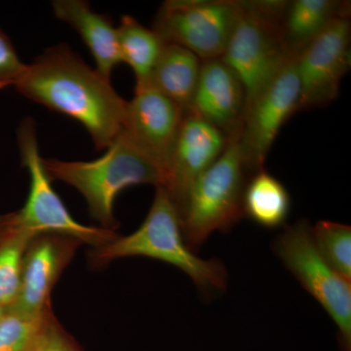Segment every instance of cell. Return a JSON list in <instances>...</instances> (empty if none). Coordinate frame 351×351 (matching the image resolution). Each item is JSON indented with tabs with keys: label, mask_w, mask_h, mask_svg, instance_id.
<instances>
[{
	"label": "cell",
	"mask_w": 351,
	"mask_h": 351,
	"mask_svg": "<svg viewBox=\"0 0 351 351\" xmlns=\"http://www.w3.org/2000/svg\"><path fill=\"white\" fill-rule=\"evenodd\" d=\"M21 95L80 122L98 151L108 149L123 126L127 101L66 44L44 51L15 85Z\"/></svg>",
	"instance_id": "6da1fadb"
},
{
	"label": "cell",
	"mask_w": 351,
	"mask_h": 351,
	"mask_svg": "<svg viewBox=\"0 0 351 351\" xmlns=\"http://www.w3.org/2000/svg\"><path fill=\"white\" fill-rule=\"evenodd\" d=\"M311 235L323 258L339 276L351 282L350 226L320 221L311 226Z\"/></svg>",
	"instance_id": "7402d4cb"
},
{
	"label": "cell",
	"mask_w": 351,
	"mask_h": 351,
	"mask_svg": "<svg viewBox=\"0 0 351 351\" xmlns=\"http://www.w3.org/2000/svg\"><path fill=\"white\" fill-rule=\"evenodd\" d=\"M36 351H73L57 331L54 323H51L45 332Z\"/></svg>",
	"instance_id": "cb8c5ba5"
},
{
	"label": "cell",
	"mask_w": 351,
	"mask_h": 351,
	"mask_svg": "<svg viewBox=\"0 0 351 351\" xmlns=\"http://www.w3.org/2000/svg\"><path fill=\"white\" fill-rule=\"evenodd\" d=\"M240 2L241 16L221 59L241 83L247 110L292 59L286 52L279 29L288 1Z\"/></svg>",
	"instance_id": "277c9868"
},
{
	"label": "cell",
	"mask_w": 351,
	"mask_h": 351,
	"mask_svg": "<svg viewBox=\"0 0 351 351\" xmlns=\"http://www.w3.org/2000/svg\"><path fill=\"white\" fill-rule=\"evenodd\" d=\"M51 181H61L77 189L86 200L90 214L103 228L114 232V202L121 191L138 184L164 188L162 171L136 149L121 133L100 158L93 161L43 159Z\"/></svg>",
	"instance_id": "7a4b0ae2"
},
{
	"label": "cell",
	"mask_w": 351,
	"mask_h": 351,
	"mask_svg": "<svg viewBox=\"0 0 351 351\" xmlns=\"http://www.w3.org/2000/svg\"><path fill=\"white\" fill-rule=\"evenodd\" d=\"M241 14L237 0H169L159 9L152 29L166 43L208 61L223 56Z\"/></svg>",
	"instance_id": "ba28073f"
},
{
	"label": "cell",
	"mask_w": 351,
	"mask_h": 351,
	"mask_svg": "<svg viewBox=\"0 0 351 351\" xmlns=\"http://www.w3.org/2000/svg\"><path fill=\"white\" fill-rule=\"evenodd\" d=\"M242 207L244 216L258 225L276 228L287 221L291 198L282 182L261 170L246 182Z\"/></svg>",
	"instance_id": "ac0fdd59"
},
{
	"label": "cell",
	"mask_w": 351,
	"mask_h": 351,
	"mask_svg": "<svg viewBox=\"0 0 351 351\" xmlns=\"http://www.w3.org/2000/svg\"><path fill=\"white\" fill-rule=\"evenodd\" d=\"M295 59L284 66L245 112L239 144L245 168L249 172L263 170L281 127L299 112L300 84Z\"/></svg>",
	"instance_id": "9c48e42d"
},
{
	"label": "cell",
	"mask_w": 351,
	"mask_h": 351,
	"mask_svg": "<svg viewBox=\"0 0 351 351\" xmlns=\"http://www.w3.org/2000/svg\"><path fill=\"white\" fill-rule=\"evenodd\" d=\"M7 309L4 307L0 306V319L3 317L4 314L6 313Z\"/></svg>",
	"instance_id": "d4e9b609"
},
{
	"label": "cell",
	"mask_w": 351,
	"mask_h": 351,
	"mask_svg": "<svg viewBox=\"0 0 351 351\" xmlns=\"http://www.w3.org/2000/svg\"><path fill=\"white\" fill-rule=\"evenodd\" d=\"M277 256L338 327L343 351H351V283L320 255L306 219L289 226L276 239Z\"/></svg>",
	"instance_id": "52a82bcc"
},
{
	"label": "cell",
	"mask_w": 351,
	"mask_h": 351,
	"mask_svg": "<svg viewBox=\"0 0 351 351\" xmlns=\"http://www.w3.org/2000/svg\"><path fill=\"white\" fill-rule=\"evenodd\" d=\"M230 138L206 120L186 112L176 140L163 189L177 205L189 186L221 157Z\"/></svg>",
	"instance_id": "4fadbf2b"
},
{
	"label": "cell",
	"mask_w": 351,
	"mask_h": 351,
	"mask_svg": "<svg viewBox=\"0 0 351 351\" xmlns=\"http://www.w3.org/2000/svg\"><path fill=\"white\" fill-rule=\"evenodd\" d=\"M184 114L177 104L149 85L135 88V96L127 101L121 134L162 171L165 184Z\"/></svg>",
	"instance_id": "8fae6325"
},
{
	"label": "cell",
	"mask_w": 351,
	"mask_h": 351,
	"mask_svg": "<svg viewBox=\"0 0 351 351\" xmlns=\"http://www.w3.org/2000/svg\"><path fill=\"white\" fill-rule=\"evenodd\" d=\"M246 98L234 73L219 59L202 61L189 112L218 128L228 138L239 137Z\"/></svg>",
	"instance_id": "5bb4252c"
},
{
	"label": "cell",
	"mask_w": 351,
	"mask_h": 351,
	"mask_svg": "<svg viewBox=\"0 0 351 351\" xmlns=\"http://www.w3.org/2000/svg\"><path fill=\"white\" fill-rule=\"evenodd\" d=\"M239 138H230L218 160L193 182L176 205L184 239L191 249L204 243L215 232L230 230L244 216L247 171Z\"/></svg>",
	"instance_id": "5b68a950"
},
{
	"label": "cell",
	"mask_w": 351,
	"mask_h": 351,
	"mask_svg": "<svg viewBox=\"0 0 351 351\" xmlns=\"http://www.w3.org/2000/svg\"><path fill=\"white\" fill-rule=\"evenodd\" d=\"M52 322L51 311L25 315L7 311L0 319V351H36Z\"/></svg>",
	"instance_id": "44dd1931"
},
{
	"label": "cell",
	"mask_w": 351,
	"mask_h": 351,
	"mask_svg": "<svg viewBox=\"0 0 351 351\" xmlns=\"http://www.w3.org/2000/svg\"><path fill=\"white\" fill-rule=\"evenodd\" d=\"M350 4L339 0L288 1L280 20L281 39L291 59H295L332 21L350 16Z\"/></svg>",
	"instance_id": "2e32d148"
},
{
	"label": "cell",
	"mask_w": 351,
	"mask_h": 351,
	"mask_svg": "<svg viewBox=\"0 0 351 351\" xmlns=\"http://www.w3.org/2000/svg\"><path fill=\"white\" fill-rule=\"evenodd\" d=\"M17 140L23 166L29 171L31 178V186L24 206L7 214L13 223L34 237L41 234L64 235L92 245L94 248L117 239L113 230L82 225L69 213L44 169L34 120L27 119L20 124Z\"/></svg>",
	"instance_id": "8992f818"
},
{
	"label": "cell",
	"mask_w": 351,
	"mask_h": 351,
	"mask_svg": "<svg viewBox=\"0 0 351 351\" xmlns=\"http://www.w3.org/2000/svg\"><path fill=\"white\" fill-rule=\"evenodd\" d=\"M52 6L58 19L80 34L94 58L96 71L110 82L113 69L122 63L119 36L112 21L95 12L83 0H56Z\"/></svg>",
	"instance_id": "9a60e30c"
},
{
	"label": "cell",
	"mask_w": 351,
	"mask_h": 351,
	"mask_svg": "<svg viewBox=\"0 0 351 351\" xmlns=\"http://www.w3.org/2000/svg\"><path fill=\"white\" fill-rule=\"evenodd\" d=\"M36 237L0 216V306L9 309L19 294L27 248Z\"/></svg>",
	"instance_id": "ffe728a7"
},
{
	"label": "cell",
	"mask_w": 351,
	"mask_h": 351,
	"mask_svg": "<svg viewBox=\"0 0 351 351\" xmlns=\"http://www.w3.org/2000/svg\"><path fill=\"white\" fill-rule=\"evenodd\" d=\"M117 31L122 62L133 69L136 88L147 86L165 41L154 29L145 27L129 15L122 17Z\"/></svg>",
	"instance_id": "d6986e66"
},
{
	"label": "cell",
	"mask_w": 351,
	"mask_h": 351,
	"mask_svg": "<svg viewBox=\"0 0 351 351\" xmlns=\"http://www.w3.org/2000/svg\"><path fill=\"white\" fill-rule=\"evenodd\" d=\"M147 257L162 261L188 274L204 291H223L228 274L217 260H203L195 255L182 232L179 212L165 189L156 188V197L144 223L135 232L96 247L91 257L96 265L117 258Z\"/></svg>",
	"instance_id": "3957f363"
},
{
	"label": "cell",
	"mask_w": 351,
	"mask_h": 351,
	"mask_svg": "<svg viewBox=\"0 0 351 351\" xmlns=\"http://www.w3.org/2000/svg\"><path fill=\"white\" fill-rule=\"evenodd\" d=\"M25 66L11 39L0 29V90L15 86L24 73Z\"/></svg>",
	"instance_id": "603a6c76"
},
{
	"label": "cell",
	"mask_w": 351,
	"mask_h": 351,
	"mask_svg": "<svg viewBox=\"0 0 351 351\" xmlns=\"http://www.w3.org/2000/svg\"><path fill=\"white\" fill-rule=\"evenodd\" d=\"M350 16L337 18L295 59L299 110L325 107L338 98L350 66Z\"/></svg>",
	"instance_id": "30bf717a"
},
{
	"label": "cell",
	"mask_w": 351,
	"mask_h": 351,
	"mask_svg": "<svg viewBox=\"0 0 351 351\" xmlns=\"http://www.w3.org/2000/svg\"><path fill=\"white\" fill-rule=\"evenodd\" d=\"M201 64L202 61L191 51L177 44L166 43L147 85L174 101L184 112H189Z\"/></svg>",
	"instance_id": "e0dca14e"
},
{
	"label": "cell",
	"mask_w": 351,
	"mask_h": 351,
	"mask_svg": "<svg viewBox=\"0 0 351 351\" xmlns=\"http://www.w3.org/2000/svg\"><path fill=\"white\" fill-rule=\"evenodd\" d=\"M82 242L59 234H41L32 239L23 265L19 294L7 311L41 315L50 311V295L60 274Z\"/></svg>",
	"instance_id": "7c38bea8"
}]
</instances>
